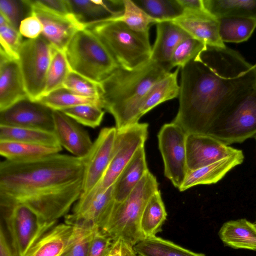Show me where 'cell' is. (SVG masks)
Instances as JSON below:
<instances>
[{
	"instance_id": "obj_4",
	"label": "cell",
	"mask_w": 256,
	"mask_h": 256,
	"mask_svg": "<svg viewBox=\"0 0 256 256\" xmlns=\"http://www.w3.org/2000/svg\"><path fill=\"white\" fill-rule=\"evenodd\" d=\"M90 28L102 42L120 67L132 70L150 60V32H137L122 22L104 20Z\"/></svg>"
},
{
	"instance_id": "obj_17",
	"label": "cell",
	"mask_w": 256,
	"mask_h": 256,
	"mask_svg": "<svg viewBox=\"0 0 256 256\" xmlns=\"http://www.w3.org/2000/svg\"><path fill=\"white\" fill-rule=\"evenodd\" d=\"M26 98L18 60L0 52V112Z\"/></svg>"
},
{
	"instance_id": "obj_32",
	"label": "cell",
	"mask_w": 256,
	"mask_h": 256,
	"mask_svg": "<svg viewBox=\"0 0 256 256\" xmlns=\"http://www.w3.org/2000/svg\"><path fill=\"white\" fill-rule=\"evenodd\" d=\"M38 102L54 111H62L67 108L86 104L101 107L100 100L77 95L63 87L44 96Z\"/></svg>"
},
{
	"instance_id": "obj_1",
	"label": "cell",
	"mask_w": 256,
	"mask_h": 256,
	"mask_svg": "<svg viewBox=\"0 0 256 256\" xmlns=\"http://www.w3.org/2000/svg\"><path fill=\"white\" fill-rule=\"evenodd\" d=\"M210 60L202 56L181 68L179 108L172 122L187 134L207 135L223 110L256 85V65L227 47L208 48Z\"/></svg>"
},
{
	"instance_id": "obj_6",
	"label": "cell",
	"mask_w": 256,
	"mask_h": 256,
	"mask_svg": "<svg viewBox=\"0 0 256 256\" xmlns=\"http://www.w3.org/2000/svg\"><path fill=\"white\" fill-rule=\"evenodd\" d=\"M64 52L70 72L96 84L120 67L102 42L88 28L76 33Z\"/></svg>"
},
{
	"instance_id": "obj_18",
	"label": "cell",
	"mask_w": 256,
	"mask_h": 256,
	"mask_svg": "<svg viewBox=\"0 0 256 256\" xmlns=\"http://www.w3.org/2000/svg\"><path fill=\"white\" fill-rule=\"evenodd\" d=\"M244 160L242 151L238 150L236 152L215 163L188 170L179 190L182 192L196 186L216 184L233 168L240 165Z\"/></svg>"
},
{
	"instance_id": "obj_21",
	"label": "cell",
	"mask_w": 256,
	"mask_h": 256,
	"mask_svg": "<svg viewBox=\"0 0 256 256\" xmlns=\"http://www.w3.org/2000/svg\"><path fill=\"white\" fill-rule=\"evenodd\" d=\"M148 171L144 146H142L136 152L114 184L116 202L124 201Z\"/></svg>"
},
{
	"instance_id": "obj_3",
	"label": "cell",
	"mask_w": 256,
	"mask_h": 256,
	"mask_svg": "<svg viewBox=\"0 0 256 256\" xmlns=\"http://www.w3.org/2000/svg\"><path fill=\"white\" fill-rule=\"evenodd\" d=\"M171 70L168 65L150 60L132 70L119 67L99 84L101 107L113 116L117 130L138 123L146 95Z\"/></svg>"
},
{
	"instance_id": "obj_12",
	"label": "cell",
	"mask_w": 256,
	"mask_h": 256,
	"mask_svg": "<svg viewBox=\"0 0 256 256\" xmlns=\"http://www.w3.org/2000/svg\"><path fill=\"white\" fill-rule=\"evenodd\" d=\"M117 134L116 128H102L84 159L81 196L92 191L102 180L110 163Z\"/></svg>"
},
{
	"instance_id": "obj_28",
	"label": "cell",
	"mask_w": 256,
	"mask_h": 256,
	"mask_svg": "<svg viewBox=\"0 0 256 256\" xmlns=\"http://www.w3.org/2000/svg\"><path fill=\"white\" fill-rule=\"evenodd\" d=\"M220 34L224 42L242 43L248 41L256 29V20L224 16L218 18Z\"/></svg>"
},
{
	"instance_id": "obj_31",
	"label": "cell",
	"mask_w": 256,
	"mask_h": 256,
	"mask_svg": "<svg viewBox=\"0 0 256 256\" xmlns=\"http://www.w3.org/2000/svg\"><path fill=\"white\" fill-rule=\"evenodd\" d=\"M134 249L138 256H206L156 236L144 238Z\"/></svg>"
},
{
	"instance_id": "obj_35",
	"label": "cell",
	"mask_w": 256,
	"mask_h": 256,
	"mask_svg": "<svg viewBox=\"0 0 256 256\" xmlns=\"http://www.w3.org/2000/svg\"><path fill=\"white\" fill-rule=\"evenodd\" d=\"M70 72V70L65 52L54 48L47 74L46 86L44 96L62 88Z\"/></svg>"
},
{
	"instance_id": "obj_48",
	"label": "cell",
	"mask_w": 256,
	"mask_h": 256,
	"mask_svg": "<svg viewBox=\"0 0 256 256\" xmlns=\"http://www.w3.org/2000/svg\"><path fill=\"white\" fill-rule=\"evenodd\" d=\"M256 140V135L254 137Z\"/></svg>"
},
{
	"instance_id": "obj_34",
	"label": "cell",
	"mask_w": 256,
	"mask_h": 256,
	"mask_svg": "<svg viewBox=\"0 0 256 256\" xmlns=\"http://www.w3.org/2000/svg\"><path fill=\"white\" fill-rule=\"evenodd\" d=\"M133 2L159 22L173 21L183 14L178 0H134Z\"/></svg>"
},
{
	"instance_id": "obj_2",
	"label": "cell",
	"mask_w": 256,
	"mask_h": 256,
	"mask_svg": "<svg viewBox=\"0 0 256 256\" xmlns=\"http://www.w3.org/2000/svg\"><path fill=\"white\" fill-rule=\"evenodd\" d=\"M84 159L56 154L0 164V204H22L45 220L68 214L82 192Z\"/></svg>"
},
{
	"instance_id": "obj_27",
	"label": "cell",
	"mask_w": 256,
	"mask_h": 256,
	"mask_svg": "<svg viewBox=\"0 0 256 256\" xmlns=\"http://www.w3.org/2000/svg\"><path fill=\"white\" fill-rule=\"evenodd\" d=\"M167 212L160 190L148 201L142 214L140 229L144 238L155 236L162 231Z\"/></svg>"
},
{
	"instance_id": "obj_33",
	"label": "cell",
	"mask_w": 256,
	"mask_h": 256,
	"mask_svg": "<svg viewBox=\"0 0 256 256\" xmlns=\"http://www.w3.org/2000/svg\"><path fill=\"white\" fill-rule=\"evenodd\" d=\"M122 2L124 9L120 15L104 20L122 22L132 30L142 32H150L152 25L159 22L148 15L133 0H124Z\"/></svg>"
},
{
	"instance_id": "obj_23",
	"label": "cell",
	"mask_w": 256,
	"mask_h": 256,
	"mask_svg": "<svg viewBox=\"0 0 256 256\" xmlns=\"http://www.w3.org/2000/svg\"><path fill=\"white\" fill-rule=\"evenodd\" d=\"M218 234L226 246L256 251V226L246 219L224 223Z\"/></svg>"
},
{
	"instance_id": "obj_40",
	"label": "cell",
	"mask_w": 256,
	"mask_h": 256,
	"mask_svg": "<svg viewBox=\"0 0 256 256\" xmlns=\"http://www.w3.org/2000/svg\"><path fill=\"white\" fill-rule=\"evenodd\" d=\"M63 88L80 96L100 100L99 84L72 72L65 80Z\"/></svg>"
},
{
	"instance_id": "obj_24",
	"label": "cell",
	"mask_w": 256,
	"mask_h": 256,
	"mask_svg": "<svg viewBox=\"0 0 256 256\" xmlns=\"http://www.w3.org/2000/svg\"><path fill=\"white\" fill-rule=\"evenodd\" d=\"M74 230L66 223L56 225L30 248L26 256H62Z\"/></svg>"
},
{
	"instance_id": "obj_15",
	"label": "cell",
	"mask_w": 256,
	"mask_h": 256,
	"mask_svg": "<svg viewBox=\"0 0 256 256\" xmlns=\"http://www.w3.org/2000/svg\"><path fill=\"white\" fill-rule=\"evenodd\" d=\"M30 8V13L35 14L43 25L44 30L41 36L59 50L65 52L76 33L86 28L74 16H62L36 8Z\"/></svg>"
},
{
	"instance_id": "obj_38",
	"label": "cell",
	"mask_w": 256,
	"mask_h": 256,
	"mask_svg": "<svg viewBox=\"0 0 256 256\" xmlns=\"http://www.w3.org/2000/svg\"><path fill=\"white\" fill-rule=\"evenodd\" d=\"M81 125L95 128L102 124L105 112L100 106L81 105L62 111Z\"/></svg>"
},
{
	"instance_id": "obj_7",
	"label": "cell",
	"mask_w": 256,
	"mask_h": 256,
	"mask_svg": "<svg viewBox=\"0 0 256 256\" xmlns=\"http://www.w3.org/2000/svg\"><path fill=\"white\" fill-rule=\"evenodd\" d=\"M207 135L228 146L242 143L256 135V85L223 110Z\"/></svg>"
},
{
	"instance_id": "obj_36",
	"label": "cell",
	"mask_w": 256,
	"mask_h": 256,
	"mask_svg": "<svg viewBox=\"0 0 256 256\" xmlns=\"http://www.w3.org/2000/svg\"><path fill=\"white\" fill-rule=\"evenodd\" d=\"M208 48L191 36L184 40L174 50L169 62L170 68L172 70L177 67L181 69L190 62L201 57Z\"/></svg>"
},
{
	"instance_id": "obj_13",
	"label": "cell",
	"mask_w": 256,
	"mask_h": 256,
	"mask_svg": "<svg viewBox=\"0 0 256 256\" xmlns=\"http://www.w3.org/2000/svg\"><path fill=\"white\" fill-rule=\"evenodd\" d=\"M0 126L54 132L53 110L26 98L0 112Z\"/></svg>"
},
{
	"instance_id": "obj_25",
	"label": "cell",
	"mask_w": 256,
	"mask_h": 256,
	"mask_svg": "<svg viewBox=\"0 0 256 256\" xmlns=\"http://www.w3.org/2000/svg\"><path fill=\"white\" fill-rule=\"evenodd\" d=\"M180 68L170 72L156 83L146 95L140 110V116L166 102L178 98L180 92L178 76Z\"/></svg>"
},
{
	"instance_id": "obj_26",
	"label": "cell",
	"mask_w": 256,
	"mask_h": 256,
	"mask_svg": "<svg viewBox=\"0 0 256 256\" xmlns=\"http://www.w3.org/2000/svg\"><path fill=\"white\" fill-rule=\"evenodd\" d=\"M62 146H52L12 141H0V154L6 160L26 161L58 154Z\"/></svg>"
},
{
	"instance_id": "obj_46",
	"label": "cell",
	"mask_w": 256,
	"mask_h": 256,
	"mask_svg": "<svg viewBox=\"0 0 256 256\" xmlns=\"http://www.w3.org/2000/svg\"><path fill=\"white\" fill-rule=\"evenodd\" d=\"M106 256H138L134 246L122 238L113 240Z\"/></svg>"
},
{
	"instance_id": "obj_45",
	"label": "cell",
	"mask_w": 256,
	"mask_h": 256,
	"mask_svg": "<svg viewBox=\"0 0 256 256\" xmlns=\"http://www.w3.org/2000/svg\"><path fill=\"white\" fill-rule=\"evenodd\" d=\"M112 242L100 230H96L90 242L88 256H106Z\"/></svg>"
},
{
	"instance_id": "obj_16",
	"label": "cell",
	"mask_w": 256,
	"mask_h": 256,
	"mask_svg": "<svg viewBox=\"0 0 256 256\" xmlns=\"http://www.w3.org/2000/svg\"><path fill=\"white\" fill-rule=\"evenodd\" d=\"M54 133L62 146L79 158H86L93 145L81 124L60 111H54Z\"/></svg>"
},
{
	"instance_id": "obj_49",
	"label": "cell",
	"mask_w": 256,
	"mask_h": 256,
	"mask_svg": "<svg viewBox=\"0 0 256 256\" xmlns=\"http://www.w3.org/2000/svg\"><path fill=\"white\" fill-rule=\"evenodd\" d=\"M254 224H255V225H256V222H255Z\"/></svg>"
},
{
	"instance_id": "obj_19",
	"label": "cell",
	"mask_w": 256,
	"mask_h": 256,
	"mask_svg": "<svg viewBox=\"0 0 256 256\" xmlns=\"http://www.w3.org/2000/svg\"><path fill=\"white\" fill-rule=\"evenodd\" d=\"M156 38L152 48L151 60L168 65L179 44L190 36L172 21L162 22L156 24Z\"/></svg>"
},
{
	"instance_id": "obj_22",
	"label": "cell",
	"mask_w": 256,
	"mask_h": 256,
	"mask_svg": "<svg viewBox=\"0 0 256 256\" xmlns=\"http://www.w3.org/2000/svg\"><path fill=\"white\" fill-rule=\"evenodd\" d=\"M172 22L182 28L192 38L208 47L220 48L226 47L220 36L218 20L183 16Z\"/></svg>"
},
{
	"instance_id": "obj_14",
	"label": "cell",
	"mask_w": 256,
	"mask_h": 256,
	"mask_svg": "<svg viewBox=\"0 0 256 256\" xmlns=\"http://www.w3.org/2000/svg\"><path fill=\"white\" fill-rule=\"evenodd\" d=\"M186 148L188 170L215 163L238 150L208 135L196 134H187Z\"/></svg>"
},
{
	"instance_id": "obj_8",
	"label": "cell",
	"mask_w": 256,
	"mask_h": 256,
	"mask_svg": "<svg viewBox=\"0 0 256 256\" xmlns=\"http://www.w3.org/2000/svg\"><path fill=\"white\" fill-rule=\"evenodd\" d=\"M0 224L18 256H26L34 244L57 223L45 220L22 204H0Z\"/></svg>"
},
{
	"instance_id": "obj_29",
	"label": "cell",
	"mask_w": 256,
	"mask_h": 256,
	"mask_svg": "<svg viewBox=\"0 0 256 256\" xmlns=\"http://www.w3.org/2000/svg\"><path fill=\"white\" fill-rule=\"evenodd\" d=\"M204 3L217 19L235 16L256 20V0H204Z\"/></svg>"
},
{
	"instance_id": "obj_10",
	"label": "cell",
	"mask_w": 256,
	"mask_h": 256,
	"mask_svg": "<svg viewBox=\"0 0 256 256\" xmlns=\"http://www.w3.org/2000/svg\"><path fill=\"white\" fill-rule=\"evenodd\" d=\"M148 124L137 123L117 130L112 158L100 182L94 188L105 190L112 186L138 150L144 146L148 135Z\"/></svg>"
},
{
	"instance_id": "obj_47",
	"label": "cell",
	"mask_w": 256,
	"mask_h": 256,
	"mask_svg": "<svg viewBox=\"0 0 256 256\" xmlns=\"http://www.w3.org/2000/svg\"><path fill=\"white\" fill-rule=\"evenodd\" d=\"M0 256H18L16 254L5 228L0 224Z\"/></svg>"
},
{
	"instance_id": "obj_5",
	"label": "cell",
	"mask_w": 256,
	"mask_h": 256,
	"mask_svg": "<svg viewBox=\"0 0 256 256\" xmlns=\"http://www.w3.org/2000/svg\"><path fill=\"white\" fill-rule=\"evenodd\" d=\"M158 190L157 180L149 170L124 201L115 202L100 231L112 240L122 238L134 246L144 240L140 220L148 201Z\"/></svg>"
},
{
	"instance_id": "obj_20",
	"label": "cell",
	"mask_w": 256,
	"mask_h": 256,
	"mask_svg": "<svg viewBox=\"0 0 256 256\" xmlns=\"http://www.w3.org/2000/svg\"><path fill=\"white\" fill-rule=\"evenodd\" d=\"M70 12L76 19L86 28L108 18L120 15L122 11L112 10L116 0H68Z\"/></svg>"
},
{
	"instance_id": "obj_11",
	"label": "cell",
	"mask_w": 256,
	"mask_h": 256,
	"mask_svg": "<svg viewBox=\"0 0 256 256\" xmlns=\"http://www.w3.org/2000/svg\"><path fill=\"white\" fill-rule=\"evenodd\" d=\"M186 137L184 131L173 122L164 124L158 134V147L164 160V176L178 190L188 172Z\"/></svg>"
},
{
	"instance_id": "obj_9",
	"label": "cell",
	"mask_w": 256,
	"mask_h": 256,
	"mask_svg": "<svg viewBox=\"0 0 256 256\" xmlns=\"http://www.w3.org/2000/svg\"><path fill=\"white\" fill-rule=\"evenodd\" d=\"M54 47L42 36L23 40L18 62L28 98L38 102L43 97Z\"/></svg>"
},
{
	"instance_id": "obj_43",
	"label": "cell",
	"mask_w": 256,
	"mask_h": 256,
	"mask_svg": "<svg viewBox=\"0 0 256 256\" xmlns=\"http://www.w3.org/2000/svg\"><path fill=\"white\" fill-rule=\"evenodd\" d=\"M181 6L183 14L204 19L216 20L206 9L204 0H178Z\"/></svg>"
},
{
	"instance_id": "obj_42",
	"label": "cell",
	"mask_w": 256,
	"mask_h": 256,
	"mask_svg": "<svg viewBox=\"0 0 256 256\" xmlns=\"http://www.w3.org/2000/svg\"><path fill=\"white\" fill-rule=\"evenodd\" d=\"M30 8L43 10L56 15L72 17L68 0H24Z\"/></svg>"
},
{
	"instance_id": "obj_39",
	"label": "cell",
	"mask_w": 256,
	"mask_h": 256,
	"mask_svg": "<svg viewBox=\"0 0 256 256\" xmlns=\"http://www.w3.org/2000/svg\"><path fill=\"white\" fill-rule=\"evenodd\" d=\"M98 229L74 226V230L62 256H88L90 242Z\"/></svg>"
},
{
	"instance_id": "obj_44",
	"label": "cell",
	"mask_w": 256,
	"mask_h": 256,
	"mask_svg": "<svg viewBox=\"0 0 256 256\" xmlns=\"http://www.w3.org/2000/svg\"><path fill=\"white\" fill-rule=\"evenodd\" d=\"M44 30V26L39 18L30 13L20 23L19 32L21 35L28 39H35L40 37Z\"/></svg>"
},
{
	"instance_id": "obj_30",
	"label": "cell",
	"mask_w": 256,
	"mask_h": 256,
	"mask_svg": "<svg viewBox=\"0 0 256 256\" xmlns=\"http://www.w3.org/2000/svg\"><path fill=\"white\" fill-rule=\"evenodd\" d=\"M0 141H12L52 146H61L54 132L0 126Z\"/></svg>"
},
{
	"instance_id": "obj_37",
	"label": "cell",
	"mask_w": 256,
	"mask_h": 256,
	"mask_svg": "<svg viewBox=\"0 0 256 256\" xmlns=\"http://www.w3.org/2000/svg\"><path fill=\"white\" fill-rule=\"evenodd\" d=\"M22 36L20 32L0 14V52L18 60V52L23 42Z\"/></svg>"
},
{
	"instance_id": "obj_41",
	"label": "cell",
	"mask_w": 256,
	"mask_h": 256,
	"mask_svg": "<svg viewBox=\"0 0 256 256\" xmlns=\"http://www.w3.org/2000/svg\"><path fill=\"white\" fill-rule=\"evenodd\" d=\"M30 8L24 0H0V14L19 31L21 22L26 18V9Z\"/></svg>"
}]
</instances>
